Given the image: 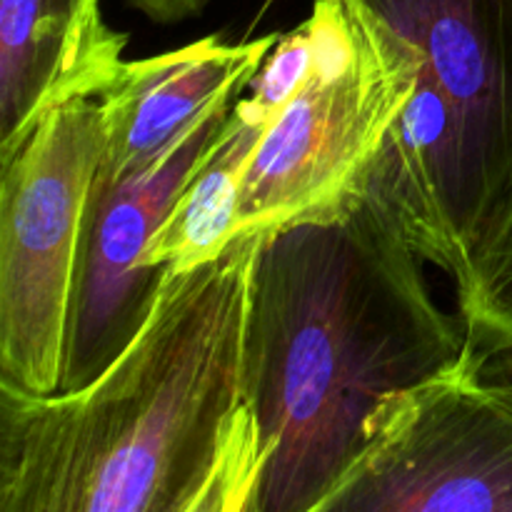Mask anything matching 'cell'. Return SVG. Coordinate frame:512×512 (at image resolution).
<instances>
[{
    "label": "cell",
    "instance_id": "cell-6",
    "mask_svg": "<svg viewBox=\"0 0 512 512\" xmlns=\"http://www.w3.org/2000/svg\"><path fill=\"white\" fill-rule=\"evenodd\" d=\"M320 512H512V403L465 350L395 403Z\"/></svg>",
    "mask_w": 512,
    "mask_h": 512
},
{
    "label": "cell",
    "instance_id": "cell-3",
    "mask_svg": "<svg viewBox=\"0 0 512 512\" xmlns=\"http://www.w3.org/2000/svg\"><path fill=\"white\" fill-rule=\"evenodd\" d=\"M358 3L418 60L363 198L458 288L512 210V0Z\"/></svg>",
    "mask_w": 512,
    "mask_h": 512
},
{
    "label": "cell",
    "instance_id": "cell-8",
    "mask_svg": "<svg viewBox=\"0 0 512 512\" xmlns=\"http://www.w3.org/2000/svg\"><path fill=\"white\" fill-rule=\"evenodd\" d=\"M278 38L270 33L228 43L208 35L168 53L125 60L98 98L103 145L95 180L110 183L148 168L220 95L243 93Z\"/></svg>",
    "mask_w": 512,
    "mask_h": 512
},
{
    "label": "cell",
    "instance_id": "cell-13",
    "mask_svg": "<svg viewBox=\"0 0 512 512\" xmlns=\"http://www.w3.org/2000/svg\"><path fill=\"white\" fill-rule=\"evenodd\" d=\"M125 3L143 13L150 23L175 25L203 15L213 0H125Z\"/></svg>",
    "mask_w": 512,
    "mask_h": 512
},
{
    "label": "cell",
    "instance_id": "cell-12",
    "mask_svg": "<svg viewBox=\"0 0 512 512\" xmlns=\"http://www.w3.org/2000/svg\"><path fill=\"white\" fill-rule=\"evenodd\" d=\"M468 358L480 383L512 403V340L485 345V348L468 345Z\"/></svg>",
    "mask_w": 512,
    "mask_h": 512
},
{
    "label": "cell",
    "instance_id": "cell-9",
    "mask_svg": "<svg viewBox=\"0 0 512 512\" xmlns=\"http://www.w3.org/2000/svg\"><path fill=\"white\" fill-rule=\"evenodd\" d=\"M128 35L103 0H0V163L48 110L100 98L125 65Z\"/></svg>",
    "mask_w": 512,
    "mask_h": 512
},
{
    "label": "cell",
    "instance_id": "cell-10",
    "mask_svg": "<svg viewBox=\"0 0 512 512\" xmlns=\"http://www.w3.org/2000/svg\"><path fill=\"white\" fill-rule=\"evenodd\" d=\"M273 115L248 93L235 100L218 140L155 230L143 265L190 270L233 243L245 168Z\"/></svg>",
    "mask_w": 512,
    "mask_h": 512
},
{
    "label": "cell",
    "instance_id": "cell-4",
    "mask_svg": "<svg viewBox=\"0 0 512 512\" xmlns=\"http://www.w3.org/2000/svg\"><path fill=\"white\" fill-rule=\"evenodd\" d=\"M313 60L253 150L233 238L328 218L363 198L418 83L413 48L358 0H313Z\"/></svg>",
    "mask_w": 512,
    "mask_h": 512
},
{
    "label": "cell",
    "instance_id": "cell-1",
    "mask_svg": "<svg viewBox=\"0 0 512 512\" xmlns=\"http://www.w3.org/2000/svg\"><path fill=\"white\" fill-rule=\"evenodd\" d=\"M260 238L168 268L143 328L83 388L0 385V512H253L243 353Z\"/></svg>",
    "mask_w": 512,
    "mask_h": 512
},
{
    "label": "cell",
    "instance_id": "cell-5",
    "mask_svg": "<svg viewBox=\"0 0 512 512\" xmlns=\"http://www.w3.org/2000/svg\"><path fill=\"white\" fill-rule=\"evenodd\" d=\"M100 145L98 98H78L48 110L0 163V385L58 393Z\"/></svg>",
    "mask_w": 512,
    "mask_h": 512
},
{
    "label": "cell",
    "instance_id": "cell-7",
    "mask_svg": "<svg viewBox=\"0 0 512 512\" xmlns=\"http://www.w3.org/2000/svg\"><path fill=\"white\" fill-rule=\"evenodd\" d=\"M243 93L220 95L148 168L110 183L93 180L58 393L103 373L148 320L168 268L143 265L145 250Z\"/></svg>",
    "mask_w": 512,
    "mask_h": 512
},
{
    "label": "cell",
    "instance_id": "cell-11",
    "mask_svg": "<svg viewBox=\"0 0 512 512\" xmlns=\"http://www.w3.org/2000/svg\"><path fill=\"white\" fill-rule=\"evenodd\" d=\"M455 293L470 348L512 340V210Z\"/></svg>",
    "mask_w": 512,
    "mask_h": 512
},
{
    "label": "cell",
    "instance_id": "cell-2",
    "mask_svg": "<svg viewBox=\"0 0 512 512\" xmlns=\"http://www.w3.org/2000/svg\"><path fill=\"white\" fill-rule=\"evenodd\" d=\"M423 263L365 198L260 238L243 353L253 512H320L395 403L465 358V320Z\"/></svg>",
    "mask_w": 512,
    "mask_h": 512
}]
</instances>
